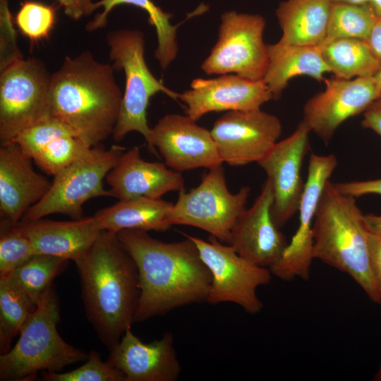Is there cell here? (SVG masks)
Returning a JSON list of instances; mask_svg holds the SVG:
<instances>
[{"label":"cell","mask_w":381,"mask_h":381,"mask_svg":"<svg viewBox=\"0 0 381 381\" xmlns=\"http://www.w3.org/2000/svg\"><path fill=\"white\" fill-rule=\"evenodd\" d=\"M116 234L138 272L140 296L135 322L206 301L212 276L191 239L185 236V240L167 243L136 229Z\"/></svg>","instance_id":"6da1fadb"},{"label":"cell","mask_w":381,"mask_h":381,"mask_svg":"<svg viewBox=\"0 0 381 381\" xmlns=\"http://www.w3.org/2000/svg\"><path fill=\"white\" fill-rule=\"evenodd\" d=\"M73 262L87 318L109 350L135 322L140 296L136 265L117 234L107 230Z\"/></svg>","instance_id":"7a4b0ae2"},{"label":"cell","mask_w":381,"mask_h":381,"mask_svg":"<svg viewBox=\"0 0 381 381\" xmlns=\"http://www.w3.org/2000/svg\"><path fill=\"white\" fill-rule=\"evenodd\" d=\"M112 66L89 51L66 56L51 75L49 108L87 146L94 147L113 134L123 94Z\"/></svg>","instance_id":"3957f363"},{"label":"cell","mask_w":381,"mask_h":381,"mask_svg":"<svg viewBox=\"0 0 381 381\" xmlns=\"http://www.w3.org/2000/svg\"><path fill=\"white\" fill-rule=\"evenodd\" d=\"M356 198L340 192L328 181L313 222V259L349 274L374 303L381 296L369 261L368 230Z\"/></svg>","instance_id":"277c9868"},{"label":"cell","mask_w":381,"mask_h":381,"mask_svg":"<svg viewBox=\"0 0 381 381\" xmlns=\"http://www.w3.org/2000/svg\"><path fill=\"white\" fill-rule=\"evenodd\" d=\"M59 304L51 285L20 332L13 348L0 356L1 381L32 380L39 372L59 373L85 361L88 353L65 341L57 330Z\"/></svg>","instance_id":"5b68a950"},{"label":"cell","mask_w":381,"mask_h":381,"mask_svg":"<svg viewBox=\"0 0 381 381\" xmlns=\"http://www.w3.org/2000/svg\"><path fill=\"white\" fill-rule=\"evenodd\" d=\"M113 67L125 73V90L113 138L121 141L132 131L140 133L150 145L151 128L147 120L150 98L163 92L174 99L179 94L164 86L148 68L145 59V36L138 30L121 29L109 32L106 38Z\"/></svg>","instance_id":"8992f818"},{"label":"cell","mask_w":381,"mask_h":381,"mask_svg":"<svg viewBox=\"0 0 381 381\" xmlns=\"http://www.w3.org/2000/svg\"><path fill=\"white\" fill-rule=\"evenodd\" d=\"M126 147L113 145L107 150L92 147L83 157L54 176L47 194L25 213L20 222H30L53 214L76 219L83 217V205L97 197H113L103 180Z\"/></svg>","instance_id":"52a82bcc"},{"label":"cell","mask_w":381,"mask_h":381,"mask_svg":"<svg viewBox=\"0 0 381 381\" xmlns=\"http://www.w3.org/2000/svg\"><path fill=\"white\" fill-rule=\"evenodd\" d=\"M51 75L43 61L35 57L22 58L1 71V145L51 116Z\"/></svg>","instance_id":"ba28073f"},{"label":"cell","mask_w":381,"mask_h":381,"mask_svg":"<svg viewBox=\"0 0 381 381\" xmlns=\"http://www.w3.org/2000/svg\"><path fill=\"white\" fill-rule=\"evenodd\" d=\"M250 188L242 187L231 193L226 186L222 164L209 169L201 183L189 192H179V198L168 217L172 226L199 228L229 244L237 218L246 209Z\"/></svg>","instance_id":"9c48e42d"},{"label":"cell","mask_w":381,"mask_h":381,"mask_svg":"<svg viewBox=\"0 0 381 381\" xmlns=\"http://www.w3.org/2000/svg\"><path fill=\"white\" fill-rule=\"evenodd\" d=\"M266 25L260 14L229 11L221 16L217 43L201 65L208 75L236 74L262 80L269 56L263 40Z\"/></svg>","instance_id":"30bf717a"},{"label":"cell","mask_w":381,"mask_h":381,"mask_svg":"<svg viewBox=\"0 0 381 381\" xmlns=\"http://www.w3.org/2000/svg\"><path fill=\"white\" fill-rule=\"evenodd\" d=\"M183 235L195 243L211 273L206 302L211 305L235 303L250 314L261 311L263 303L257 296V289L270 283L272 274L269 268L245 259L230 245H224L212 236L205 241L185 233Z\"/></svg>","instance_id":"8fae6325"},{"label":"cell","mask_w":381,"mask_h":381,"mask_svg":"<svg viewBox=\"0 0 381 381\" xmlns=\"http://www.w3.org/2000/svg\"><path fill=\"white\" fill-rule=\"evenodd\" d=\"M338 161L334 154L310 156L305 188L300 201L298 227L281 257L270 268L271 273L284 281L299 277L308 280L313 260V222L323 188Z\"/></svg>","instance_id":"7c38bea8"},{"label":"cell","mask_w":381,"mask_h":381,"mask_svg":"<svg viewBox=\"0 0 381 381\" xmlns=\"http://www.w3.org/2000/svg\"><path fill=\"white\" fill-rule=\"evenodd\" d=\"M223 162L232 167L259 162L278 142L280 120L260 109L227 111L210 131Z\"/></svg>","instance_id":"4fadbf2b"},{"label":"cell","mask_w":381,"mask_h":381,"mask_svg":"<svg viewBox=\"0 0 381 381\" xmlns=\"http://www.w3.org/2000/svg\"><path fill=\"white\" fill-rule=\"evenodd\" d=\"M150 151L164 158L167 167L177 171L208 169L222 164L211 131L190 116L170 114L151 128Z\"/></svg>","instance_id":"5bb4252c"},{"label":"cell","mask_w":381,"mask_h":381,"mask_svg":"<svg viewBox=\"0 0 381 381\" xmlns=\"http://www.w3.org/2000/svg\"><path fill=\"white\" fill-rule=\"evenodd\" d=\"M325 89L305 104L301 121L325 145L348 119L363 113L378 93L374 76L350 80L334 77L325 81Z\"/></svg>","instance_id":"9a60e30c"},{"label":"cell","mask_w":381,"mask_h":381,"mask_svg":"<svg viewBox=\"0 0 381 381\" xmlns=\"http://www.w3.org/2000/svg\"><path fill=\"white\" fill-rule=\"evenodd\" d=\"M310 133L301 121L289 136L278 141L258 162L272 186V216L279 229L298 210L306 182L301 176V166L308 150Z\"/></svg>","instance_id":"2e32d148"},{"label":"cell","mask_w":381,"mask_h":381,"mask_svg":"<svg viewBox=\"0 0 381 381\" xmlns=\"http://www.w3.org/2000/svg\"><path fill=\"white\" fill-rule=\"evenodd\" d=\"M178 99L185 104L186 114L197 121L210 112L259 109L273 96L262 80L223 74L194 79L190 89L179 93Z\"/></svg>","instance_id":"e0dca14e"},{"label":"cell","mask_w":381,"mask_h":381,"mask_svg":"<svg viewBox=\"0 0 381 381\" xmlns=\"http://www.w3.org/2000/svg\"><path fill=\"white\" fill-rule=\"evenodd\" d=\"M273 200L272 186L267 179L253 205L237 218L229 243L241 257L269 269L281 258L289 243L273 220Z\"/></svg>","instance_id":"ac0fdd59"},{"label":"cell","mask_w":381,"mask_h":381,"mask_svg":"<svg viewBox=\"0 0 381 381\" xmlns=\"http://www.w3.org/2000/svg\"><path fill=\"white\" fill-rule=\"evenodd\" d=\"M109 351L107 361L123 373L126 381H176L181 373L171 332L145 343L129 327Z\"/></svg>","instance_id":"d6986e66"},{"label":"cell","mask_w":381,"mask_h":381,"mask_svg":"<svg viewBox=\"0 0 381 381\" xmlns=\"http://www.w3.org/2000/svg\"><path fill=\"white\" fill-rule=\"evenodd\" d=\"M32 159L15 142L0 147V211L3 223L13 226L38 202L52 185L37 173Z\"/></svg>","instance_id":"ffe728a7"},{"label":"cell","mask_w":381,"mask_h":381,"mask_svg":"<svg viewBox=\"0 0 381 381\" xmlns=\"http://www.w3.org/2000/svg\"><path fill=\"white\" fill-rule=\"evenodd\" d=\"M113 197L126 200L138 197L161 198L167 193L184 189L177 171L160 162L144 160L138 147L125 151L106 176Z\"/></svg>","instance_id":"44dd1931"},{"label":"cell","mask_w":381,"mask_h":381,"mask_svg":"<svg viewBox=\"0 0 381 381\" xmlns=\"http://www.w3.org/2000/svg\"><path fill=\"white\" fill-rule=\"evenodd\" d=\"M18 224L32 241L36 255L73 261L85 253L103 231L95 216L71 221L42 218Z\"/></svg>","instance_id":"7402d4cb"},{"label":"cell","mask_w":381,"mask_h":381,"mask_svg":"<svg viewBox=\"0 0 381 381\" xmlns=\"http://www.w3.org/2000/svg\"><path fill=\"white\" fill-rule=\"evenodd\" d=\"M269 64L263 82L273 96L279 99L291 79L307 75L318 81L324 80L330 72L319 46L285 44L277 42L267 45Z\"/></svg>","instance_id":"603a6c76"},{"label":"cell","mask_w":381,"mask_h":381,"mask_svg":"<svg viewBox=\"0 0 381 381\" xmlns=\"http://www.w3.org/2000/svg\"><path fill=\"white\" fill-rule=\"evenodd\" d=\"M332 3L329 0H285L276 9L282 30L279 42L319 46L325 40Z\"/></svg>","instance_id":"cb8c5ba5"},{"label":"cell","mask_w":381,"mask_h":381,"mask_svg":"<svg viewBox=\"0 0 381 381\" xmlns=\"http://www.w3.org/2000/svg\"><path fill=\"white\" fill-rule=\"evenodd\" d=\"M174 204L161 198L138 197L99 210L94 215L102 230L123 229L164 232L171 228L168 217Z\"/></svg>","instance_id":"d4e9b609"},{"label":"cell","mask_w":381,"mask_h":381,"mask_svg":"<svg viewBox=\"0 0 381 381\" xmlns=\"http://www.w3.org/2000/svg\"><path fill=\"white\" fill-rule=\"evenodd\" d=\"M123 4L135 6L147 13L149 23L155 27L157 38L155 57L158 61L161 68L166 69L174 60L178 52L176 29L179 25H172L170 18L173 15L164 11L152 0H99L95 1L97 8H102L103 11L86 25L87 31L92 32L105 27L110 12L115 7Z\"/></svg>","instance_id":"484cf974"},{"label":"cell","mask_w":381,"mask_h":381,"mask_svg":"<svg viewBox=\"0 0 381 381\" xmlns=\"http://www.w3.org/2000/svg\"><path fill=\"white\" fill-rule=\"evenodd\" d=\"M319 47L336 78L350 80L374 76L381 68L365 40L339 38L325 41Z\"/></svg>","instance_id":"4316f807"},{"label":"cell","mask_w":381,"mask_h":381,"mask_svg":"<svg viewBox=\"0 0 381 381\" xmlns=\"http://www.w3.org/2000/svg\"><path fill=\"white\" fill-rule=\"evenodd\" d=\"M68 261L52 255H35L6 277L36 308L44 292L52 285L54 279L64 269Z\"/></svg>","instance_id":"83f0119b"},{"label":"cell","mask_w":381,"mask_h":381,"mask_svg":"<svg viewBox=\"0 0 381 381\" xmlns=\"http://www.w3.org/2000/svg\"><path fill=\"white\" fill-rule=\"evenodd\" d=\"M377 18L369 3L332 4L325 41L339 38L366 40Z\"/></svg>","instance_id":"f1b7e54d"},{"label":"cell","mask_w":381,"mask_h":381,"mask_svg":"<svg viewBox=\"0 0 381 381\" xmlns=\"http://www.w3.org/2000/svg\"><path fill=\"white\" fill-rule=\"evenodd\" d=\"M35 309L8 277H0L1 354L10 350L13 339Z\"/></svg>","instance_id":"f546056e"},{"label":"cell","mask_w":381,"mask_h":381,"mask_svg":"<svg viewBox=\"0 0 381 381\" xmlns=\"http://www.w3.org/2000/svg\"><path fill=\"white\" fill-rule=\"evenodd\" d=\"M91 148L74 134H67L46 145L32 160L47 174L55 176L86 155Z\"/></svg>","instance_id":"4dcf8cb0"},{"label":"cell","mask_w":381,"mask_h":381,"mask_svg":"<svg viewBox=\"0 0 381 381\" xmlns=\"http://www.w3.org/2000/svg\"><path fill=\"white\" fill-rule=\"evenodd\" d=\"M35 255L32 241L18 224H1L0 277H6Z\"/></svg>","instance_id":"1f68e13d"},{"label":"cell","mask_w":381,"mask_h":381,"mask_svg":"<svg viewBox=\"0 0 381 381\" xmlns=\"http://www.w3.org/2000/svg\"><path fill=\"white\" fill-rule=\"evenodd\" d=\"M55 22L54 8L34 1L23 2L15 18L20 32L32 42L48 38Z\"/></svg>","instance_id":"d6a6232c"},{"label":"cell","mask_w":381,"mask_h":381,"mask_svg":"<svg viewBox=\"0 0 381 381\" xmlns=\"http://www.w3.org/2000/svg\"><path fill=\"white\" fill-rule=\"evenodd\" d=\"M41 377L45 381H126L125 375L107 361L102 360L96 351L88 353L83 365L66 373L42 372Z\"/></svg>","instance_id":"836d02e7"},{"label":"cell","mask_w":381,"mask_h":381,"mask_svg":"<svg viewBox=\"0 0 381 381\" xmlns=\"http://www.w3.org/2000/svg\"><path fill=\"white\" fill-rule=\"evenodd\" d=\"M74 134L59 119L49 116L20 133L13 142L32 157L46 145L59 137Z\"/></svg>","instance_id":"e575fe53"},{"label":"cell","mask_w":381,"mask_h":381,"mask_svg":"<svg viewBox=\"0 0 381 381\" xmlns=\"http://www.w3.org/2000/svg\"><path fill=\"white\" fill-rule=\"evenodd\" d=\"M0 70L2 71L11 64L23 58L17 45L9 0H0Z\"/></svg>","instance_id":"d590c367"},{"label":"cell","mask_w":381,"mask_h":381,"mask_svg":"<svg viewBox=\"0 0 381 381\" xmlns=\"http://www.w3.org/2000/svg\"><path fill=\"white\" fill-rule=\"evenodd\" d=\"M334 186L340 192L356 198L370 194L381 196V178L337 183Z\"/></svg>","instance_id":"8d00e7d4"},{"label":"cell","mask_w":381,"mask_h":381,"mask_svg":"<svg viewBox=\"0 0 381 381\" xmlns=\"http://www.w3.org/2000/svg\"><path fill=\"white\" fill-rule=\"evenodd\" d=\"M368 241L370 265L381 296V234L368 231Z\"/></svg>","instance_id":"74e56055"},{"label":"cell","mask_w":381,"mask_h":381,"mask_svg":"<svg viewBox=\"0 0 381 381\" xmlns=\"http://www.w3.org/2000/svg\"><path fill=\"white\" fill-rule=\"evenodd\" d=\"M64 13L73 20L92 15L97 7L92 0H57Z\"/></svg>","instance_id":"f35d334b"},{"label":"cell","mask_w":381,"mask_h":381,"mask_svg":"<svg viewBox=\"0 0 381 381\" xmlns=\"http://www.w3.org/2000/svg\"><path fill=\"white\" fill-rule=\"evenodd\" d=\"M361 125L381 137V99L375 100L363 112Z\"/></svg>","instance_id":"ab89813d"},{"label":"cell","mask_w":381,"mask_h":381,"mask_svg":"<svg viewBox=\"0 0 381 381\" xmlns=\"http://www.w3.org/2000/svg\"><path fill=\"white\" fill-rule=\"evenodd\" d=\"M365 41L381 66V17L377 18Z\"/></svg>","instance_id":"60d3db41"},{"label":"cell","mask_w":381,"mask_h":381,"mask_svg":"<svg viewBox=\"0 0 381 381\" xmlns=\"http://www.w3.org/2000/svg\"><path fill=\"white\" fill-rule=\"evenodd\" d=\"M363 221L369 231L381 234V215L372 213L364 214Z\"/></svg>","instance_id":"b9f144b4"},{"label":"cell","mask_w":381,"mask_h":381,"mask_svg":"<svg viewBox=\"0 0 381 381\" xmlns=\"http://www.w3.org/2000/svg\"><path fill=\"white\" fill-rule=\"evenodd\" d=\"M332 4H364L369 3V0H329Z\"/></svg>","instance_id":"7bdbcfd3"},{"label":"cell","mask_w":381,"mask_h":381,"mask_svg":"<svg viewBox=\"0 0 381 381\" xmlns=\"http://www.w3.org/2000/svg\"><path fill=\"white\" fill-rule=\"evenodd\" d=\"M369 4L378 17H381V0H369Z\"/></svg>","instance_id":"ee69618b"},{"label":"cell","mask_w":381,"mask_h":381,"mask_svg":"<svg viewBox=\"0 0 381 381\" xmlns=\"http://www.w3.org/2000/svg\"><path fill=\"white\" fill-rule=\"evenodd\" d=\"M376 83V87L378 93V99H381V68L378 72L374 75Z\"/></svg>","instance_id":"f6af8a7d"},{"label":"cell","mask_w":381,"mask_h":381,"mask_svg":"<svg viewBox=\"0 0 381 381\" xmlns=\"http://www.w3.org/2000/svg\"><path fill=\"white\" fill-rule=\"evenodd\" d=\"M374 380L375 381H381V363L380 364L379 368L377 371L376 372L375 376H374Z\"/></svg>","instance_id":"bcb514c9"}]
</instances>
